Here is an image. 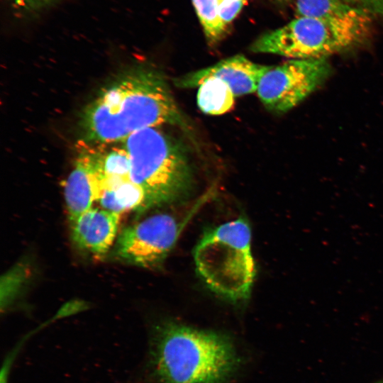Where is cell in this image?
I'll return each mask as SVG.
<instances>
[{"instance_id":"cell-1","label":"cell","mask_w":383,"mask_h":383,"mask_svg":"<svg viewBox=\"0 0 383 383\" xmlns=\"http://www.w3.org/2000/svg\"><path fill=\"white\" fill-rule=\"evenodd\" d=\"M185 121L165 77L147 67L126 72L104 87L83 110L81 140L110 144L141 129Z\"/></svg>"},{"instance_id":"cell-2","label":"cell","mask_w":383,"mask_h":383,"mask_svg":"<svg viewBox=\"0 0 383 383\" xmlns=\"http://www.w3.org/2000/svg\"><path fill=\"white\" fill-rule=\"evenodd\" d=\"M237 363L232 342L221 333L174 322L152 331L149 368L158 383H224Z\"/></svg>"},{"instance_id":"cell-3","label":"cell","mask_w":383,"mask_h":383,"mask_svg":"<svg viewBox=\"0 0 383 383\" xmlns=\"http://www.w3.org/2000/svg\"><path fill=\"white\" fill-rule=\"evenodd\" d=\"M121 143L130 159V179L144 192V210L177 201L193 184L184 147L159 127L135 131Z\"/></svg>"},{"instance_id":"cell-4","label":"cell","mask_w":383,"mask_h":383,"mask_svg":"<svg viewBox=\"0 0 383 383\" xmlns=\"http://www.w3.org/2000/svg\"><path fill=\"white\" fill-rule=\"evenodd\" d=\"M251 238L244 217L204 233L193 257L199 277L212 292L233 301L249 297L255 277Z\"/></svg>"},{"instance_id":"cell-5","label":"cell","mask_w":383,"mask_h":383,"mask_svg":"<svg viewBox=\"0 0 383 383\" xmlns=\"http://www.w3.org/2000/svg\"><path fill=\"white\" fill-rule=\"evenodd\" d=\"M372 15L355 20L296 17L257 38L250 50L292 59H321L362 43L372 30Z\"/></svg>"},{"instance_id":"cell-6","label":"cell","mask_w":383,"mask_h":383,"mask_svg":"<svg viewBox=\"0 0 383 383\" xmlns=\"http://www.w3.org/2000/svg\"><path fill=\"white\" fill-rule=\"evenodd\" d=\"M329 72L325 58L294 59L270 66L258 83L257 96L267 109L286 112L311 94Z\"/></svg>"},{"instance_id":"cell-7","label":"cell","mask_w":383,"mask_h":383,"mask_svg":"<svg viewBox=\"0 0 383 383\" xmlns=\"http://www.w3.org/2000/svg\"><path fill=\"white\" fill-rule=\"evenodd\" d=\"M180 231V223L172 215H151L121 231L112 256L141 267H158L174 248Z\"/></svg>"},{"instance_id":"cell-8","label":"cell","mask_w":383,"mask_h":383,"mask_svg":"<svg viewBox=\"0 0 383 383\" xmlns=\"http://www.w3.org/2000/svg\"><path fill=\"white\" fill-rule=\"evenodd\" d=\"M101 144L78 143L74 166L64 185V197L70 223L91 208L103 189Z\"/></svg>"},{"instance_id":"cell-9","label":"cell","mask_w":383,"mask_h":383,"mask_svg":"<svg viewBox=\"0 0 383 383\" xmlns=\"http://www.w3.org/2000/svg\"><path fill=\"white\" fill-rule=\"evenodd\" d=\"M270 67L238 55L177 77L174 79V84L179 88H194L209 78H218L231 87L235 96H238L257 91L261 77Z\"/></svg>"},{"instance_id":"cell-10","label":"cell","mask_w":383,"mask_h":383,"mask_svg":"<svg viewBox=\"0 0 383 383\" xmlns=\"http://www.w3.org/2000/svg\"><path fill=\"white\" fill-rule=\"evenodd\" d=\"M120 215L91 208L70 223L74 245L96 256L106 255L116 240Z\"/></svg>"},{"instance_id":"cell-11","label":"cell","mask_w":383,"mask_h":383,"mask_svg":"<svg viewBox=\"0 0 383 383\" xmlns=\"http://www.w3.org/2000/svg\"><path fill=\"white\" fill-rule=\"evenodd\" d=\"M143 190L130 178L104 177L98 202L102 209L121 214L129 210L143 211Z\"/></svg>"},{"instance_id":"cell-12","label":"cell","mask_w":383,"mask_h":383,"mask_svg":"<svg viewBox=\"0 0 383 383\" xmlns=\"http://www.w3.org/2000/svg\"><path fill=\"white\" fill-rule=\"evenodd\" d=\"M292 2L296 17L347 21L360 19L372 15L365 8L349 0H293Z\"/></svg>"},{"instance_id":"cell-13","label":"cell","mask_w":383,"mask_h":383,"mask_svg":"<svg viewBox=\"0 0 383 383\" xmlns=\"http://www.w3.org/2000/svg\"><path fill=\"white\" fill-rule=\"evenodd\" d=\"M196 97L198 106L202 112L221 115L233 108L235 95L226 82L212 77L199 86Z\"/></svg>"},{"instance_id":"cell-14","label":"cell","mask_w":383,"mask_h":383,"mask_svg":"<svg viewBox=\"0 0 383 383\" xmlns=\"http://www.w3.org/2000/svg\"><path fill=\"white\" fill-rule=\"evenodd\" d=\"M194 7L209 45L219 42L227 28L218 15V0H192Z\"/></svg>"},{"instance_id":"cell-15","label":"cell","mask_w":383,"mask_h":383,"mask_svg":"<svg viewBox=\"0 0 383 383\" xmlns=\"http://www.w3.org/2000/svg\"><path fill=\"white\" fill-rule=\"evenodd\" d=\"M59 0H10L12 7L24 15L37 14L49 8Z\"/></svg>"},{"instance_id":"cell-16","label":"cell","mask_w":383,"mask_h":383,"mask_svg":"<svg viewBox=\"0 0 383 383\" xmlns=\"http://www.w3.org/2000/svg\"><path fill=\"white\" fill-rule=\"evenodd\" d=\"M246 0H218V15L223 26L228 28L242 10Z\"/></svg>"},{"instance_id":"cell-17","label":"cell","mask_w":383,"mask_h":383,"mask_svg":"<svg viewBox=\"0 0 383 383\" xmlns=\"http://www.w3.org/2000/svg\"><path fill=\"white\" fill-rule=\"evenodd\" d=\"M383 19V0H349Z\"/></svg>"},{"instance_id":"cell-18","label":"cell","mask_w":383,"mask_h":383,"mask_svg":"<svg viewBox=\"0 0 383 383\" xmlns=\"http://www.w3.org/2000/svg\"><path fill=\"white\" fill-rule=\"evenodd\" d=\"M274 1L282 4H286L292 2L293 0H274Z\"/></svg>"}]
</instances>
